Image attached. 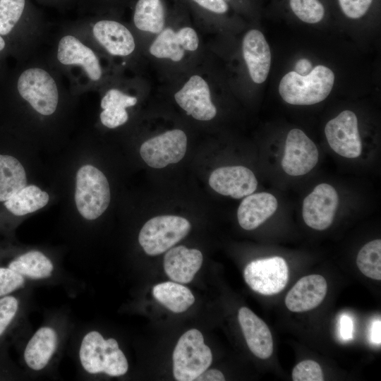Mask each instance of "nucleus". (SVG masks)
<instances>
[{"label":"nucleus","mask_w":381,"mask_h":381,"mask_svg":"<svg viewBox=\"0 0 381 381\" xmlns=\"http://www.w3.org/2000/svg\"><path fill=\"white\" fill-rule=\"evenodd\" d=\"M294 381H322L323 375L320 365L313 360L298 363L293 369Z\"/></svg>","instance_id":"obj_31"},{"label":"nucleus","mask_w":381,"mask_h":381,"mask_svg":"<svg viewBox=\"0 0 381 381\" xmlns=\"http://www.w3.org/2000/svg\"><path fill=\"white\" fill-rule=\"evenodd\" d=\"M338 205L339 196L334 188L320 183L303 200V220L314 229L325 230L333 222Z\"/></svg>","instance_id":"obj_18"},{"label":"nucleus","mask_w":381,"mask_h":381,"mask_svg":"<svg viewBox=\"0 0 381 381\" xmlns=\"http://www.w3.org/2000/svg\"><path fill=\"white\" fill-rule=\"evenodd\" d=\"M373 0H339L344 13L351 18H359L368 10Z\"/></svg>","instance_id":"obj_33"},{"label":"nucleus","mask_w":381,"mask_h":381,"mask_svg":"<svg viewBox=\"0 0 381 381\" xmlns=\"http://www.w3.org/2000/svg\"><path fill=\"white\" fill-rule=\"evenodd\" d=\"M135 28L157 35L165 28V13L161 0H138L133 15Z\"/></svg>","instance_id":"obj_25"},{"label":"nucleus","mask_w":381,"mask_h":381,"mask_svg":"<svg viewBox=\"0 0 381 381\" xmlns=\"http://www.w3.org/2000/svg\"><path fill=\"white\" fill-rule=\"evenodd\" d=\"M327 291L325 279L319 274L306 276L299 279L288 292L285 304L296 313L305 312L318 306Z\"/></svg>","instance_id":"obj_21"},{"label":"nucleus","mask_w":381,"mask_h":381,"mask_svg":"<svg viewBox=\"0 0 381 381\" xmlns=\"http://www.w3.org/2000/svg\"><path fill=\"white\" fill-rule=\"evenodd\" d=\"M34 285L18 273L0 266V297Z\"/></svg>","instance_id":"obj_30"},{"label":"nucleus","mask_w":381,"mask_h":381,"mask_svg":"<svg viewBox=\"0 0 381 381\" xmlns=\"http://www.w3.org/2000/svg\"><path fill=\"white\" fill-rule=\"evenodd\" d=\"M381 322L380 319H376L372 323L370 328V339L371 341L376 344L381 343Z\"/></svg>","instance_id":"obj_38"},{"label":"nucleus","mask_w":381,"mask_h":381,"mask_svg":"<svg viewBox=\"0 0 381 381\" xmlns=\"http://www.w3.org/2000/svg\"><path fill=\"white\" fill-rule=\"evenodd\" d=\"M32 4L29 0H0V35L6 40L15 21Z\"/></svg>","instance_id":"obj_28"},{"label":"nucleus","mask_w":381,"mask_h":381,"mask_svg":"<svg viewBox=\"0 0 381 381\" xmlns=\"http://www.w3.org/2000/svg\"><path fill=\"white\" fill-rule=\"evenodd\" d=\"M243 56L252 80L260 84L268 75L271 52L263 34L258 30L248 31L242 42Z\"/></svg>","instance_id":"obj_20"},{"label":"nucleus","mask_w":381,"mask_h":381,"mask_svg":"<svg viewBox=\"0 0 381 381\" xmlns=\"http://www.w3.org/2000/svg\"><path fill=\"white\" fill-rule=\"evenodd\" d=\"M73 326L68 310H48L34 332L13 345L18 352L20 367L29 379L56 372Z\"/></svg>","instance_id":"obj_2"},{"label":"nucleus","mask_w":381,"mask_h":381,"mask_svg":"<svg viewBox=\"0 0 381 381\" xmlns=\"http://www.w3.org/2000/svg\"><path fill=\"white\" fill-rule=\"evenodd\" d=\"M209 185L221 195L239 199L254 193L258 181L253 172L247 167H223L212 171Z\"/></svg>","instance_id":"obj_19"},{"label":"nucleus","mask_w":381,"mask_h":381,"mask_svg":"<svg viewBox=\"0 0 381 381\" xmlns=\"http://www.w3.org/2000/svg\"><path fill=\"white\" fill-rule=\"evenodd\" d=\"M132 81H125L114 75L99 90V120L107 128H116L129 120L128 109L138 102V97L128 90Z\"/></svg>","instance_id":"obj_11"},{"label":"nucleus","mask_w":381,"mask_h":381,"mask_svg":"<svg viewBox=\"0 0 381 381\" xmlns=\"http://www.w3.org/2000/svg\"><path fill=\"white\" fill-rule=\"evenodd\" d=\"M339 332L343 339L348 340L352 338L353 322L347 315H343L339 320Z\"/></svg>","instance_id":"obj_35"},{"label":"nucleus","mask_w":381,"mask_h":381,"mask_svg":"<svg viewBox=\"0 0 381 381\" xmlns=\"http://www.w3.org/2000/svg\"><path fill=\"white\" fill-rule=\"evenodd\" d=\"M174 99L187 115L196 120L210 121L217 114L208 83L200 75L190 76L174 94Z\"/></svg>","instance_id":"obj_15"},{"label":"nucleus","mask_w":381,"mask_h":381,"mask_svg":"<svg viewBox=\"0 0 381 381\" xmlns=\"http://www.w3.org/2000/svg\"><path fill=\"white\" fill-rule=\"evenodd\" d=\"M29 379L25 371L14 363L8 353H0V380Z\"/></svg>","instance_id":"obj_32"},{"label":"nucleus","mask_w":381,"mask_h":381,"mask_svg":"<svg viewBox=\"0 0 381 381\" xmlns=\"http://www.w3.org/2000/svg\"><path fill=\"white\" fill-rule=\"evenodd\" d=\"M190 223L175 215H161L149 219L142 227L138 241L149 255H157L168 250L190 231Z\"/></svg>","instance_id":"obj_10"},{"label":"nucleus","mask_w":381,"mask_h":381,"mask_svg":"<svg viewBox=\"0 0 381 381\" xmlns=\"http://www.w3.org/2000/svg\"><path fill=\"white\" fill-rule=\"evenodd\" d=\"M202 263V255L199 250L183 246L169 248L164 258V269L168 277L183 284L193 280Z\"/></svg>","instance_id":"obj_23"},{"label":"nucleus","mask_w":381,"mask_h":381,"mask_svg":"<svg viewBox=\"0 0 381 381\" xmlns=\"http://www.w3.org/2000/svg\"><path fill=\"white\" fill-rule=\"evenodd\" d=\"M198 47L199 37L193 28H164L151 43L149 52L155 58L178 62L186 52H195Z\"/></svg>","instance_id":"obj_17"},{"label":"nucleus","mask_w":381,"mask_h":381,"mask_svg":"<svg viewBox=\"0 0 381 381\" xmlns=\"http://www.w3.org/2000/svg\"><path fill=\"white\" fill-rule=\"evenodd\" d=\"M195 380L202 381H224V376L222 373L216 369L206 370L198 376Z\"/></svg>","instance_id":"obj_36"},{"label":"nucleus","mask_w":381,"mask_h":381,"mask_svg":"<svg viewBox=\"0 0 381 381\" xmlns=\"http://www.w3.org/2000/svg\"><path fill=\"white\" fill-rule=\"evenodd\" d=\"M47 56L68 80L74 96L99 90L115 75L103 64L105 58L66 25L58 33Z\"/></svg>","instance_id":"obj_1"},{"label":"nucleus","mask_w":381,"mask_h":381,"mask_svg":"<svg viewBox=\"0 0 381 381\" xmlns=\"http://www.w3.org/2000/svg\"><path fill=\"white\" fill-rule=\"evenodd\" d=\"M68 344L78 374L84 380L101 375L118 377L128 371V359L118 341L106 337L89 323L74 325Z\"/></svg>","instance_id":"obj_3"},{"label":"nucleus","mask_w":381,"mask_h":381,"mask_svg":"<svg viewBox=\"0 0 381 381\" xmlns=\"http://www.w3.org/2000/svg\"><path fill=\"white\" fill-rule=\"evenodd\" d=\"M243 277L246 284L254 291L262 295H274L286 286L289 267L281 257L258 259L246 265Z\"/></svg>","instance_id":"obj_12"},{"label":"nucleus","mask_w":381,"mask_h":381,"mask_svg":"<svg viewBox=\"0 0 381 381\" xmlns=\"http://www.w3.org/2000/svg\"><path fill=\"white\" fill-rule=\"evenodd\" d=\"M32 287L0 297V353H8L10 346L30 333L28 315Z\"/></svg>","instance_id":"obj_7"},{"label":"nucleus","mask_w":381,"mask_h":381,"mask_svg":"<svg viewBox=\"0 0 381 381\" xmlns=\"http://www.w3.org/2000/svg\"><path fill=\"white\" fill-rule=\"evenodd\" d=\"M186 147L187 137L184 131L172 129L145 141L140 146V154L149 167L161 169L181 161Z\"/></svg>","instance_id":"obj_13"},{"label":"nucleus","mask_w":381,"mask_h":381,"mask_svg":"<svg viewBox=\"0 0 381 381\" xmlns=\"http://www.w3.org/2000/svg\"><path fill=\"white\" fill-rule=\"evenodd\" d=\"M42 4L52 5L59 7L66 6L70 4L73 0H37Z\"/></svg>","instance_id":"obj_39"},{"label":"nucleus","mask_w":381,"mask_h":381,"mask_svg":"<svg viewBox=\"0 0 381 381\" xmlns=\"http://www.w3.org/2000/svg\"><path fill=\"white\" fill-rule=\"evenodd\" d=\"M201 7L215 13H224L228 5L224 0H192Z\"/></svg>","instance_id":"obj_34"},{"label":"nucleus","mask_w":381,"mask_h":381,"mask_svg":"<svg viewBox=\"0 0 381 381\" xmlns=\"http://www.w3.org/2000/svg\"><path fill=\"white\" fill-rule=\"evenodd\" d=\"M0 266L18 273L34 286H72L75 283L59 262L37 249L21 250L9 243L0 244Z\"/></svg>","instance_id":"obj_5"},{"label":"nucleus","mask_w":381,"mask_h":381,"mask_svg":"<svg viewBox=\"0 0 381 381\" xmlns=\"http://www.w3.org/2000/svg\"><path fill=\"white\" fill-rule=\"evenodd\" d=\"M152 294L157 301L176 313L186 311L195 301V297L188 288L172 282L155 285Z\"/></svg>","instance_id":"obj_26"},{"label":"nucleus","mask_w":381,"mask_h":381,"mask_svg":"<svg viewBox=\"0 0 381 381\" xmlns=\"http://www.w3.org/2000/svg\"><path fill=\"white\" fill-rule=\"evenodd\" d=\"M9 48L6 40L0 35V56L3 55L5 51Z\"/></svg>","instance_id":"obj_40"},{"label":"nucleus","mask_w":381,"mask_h":381,"mask_svg":"<svg viewBox=\"0 0 381 381\" xmlns=\"http://www.w3.org/2000/svg\"><path fill=\"white\" fill-rule=\"evenodd\" d=\"M111 199L109 182L95 167L85 164L76 174L75 202L80 214L95 220L107 209Z\"/></svg>","instance_id":"obj_8"},{"label":"nucleus","mask_w":381,"mask_h":381,"mask_svg":"<svg viewBox=\"0 0 381 381\" xmlns=\"http://www.w3.org/2000/svg\"><path fill=\"white\" fill-rule=\"evenodd\" d=\"M212 355L202 333L191 329L179 339L173 352V373L176 380L192 381L211 365Z\"/></svg>","instance_id":"obj_9"},{"label":"nucleus","mask_w":381,"mask_h":381,"mask_svg":"<svg viewBox=\"0 0 381 381\" xmlns=\"http://www.w3.org/2000/svg\"><path fill=\"white\" fill-rule=\"evenodd\" d=\"M238 319L252 353L261 359L270 358L273 352V340L265 322L246 307L239 309Z\"/></svg>","instance_id":"obj_22"},{"label":"nucleus","mask_w":381,"mask_h":381,"mask_svg":"<svg viewBox=\"0 0 381 381\" xmlns=\"http://www.w3.org/2000/svg\"><path fill=\"white\" fill-rule=\"evenodd\" d=\"M318 156L315 144L303 131L294 128L287 135L281 165L287 174L302 176L315 167Z\"/></svg>","instance_id":"obj_16"},{"label":"nucleus","mask_w":381,"mask_h":381,"mask_svg":"<svg viewBox=\"0 0 381 381\" xmlns=\"http://www.w3.org/2000/svg\"><path fill=\"white\" fill-rule=\"evenodd\" d=\"M356 264L365 276L381 280V240L375 239L363 246L358 253Z\"/></svg>","instance_id":"obj_27"},{"label":"nucleus","mask_w":381,"mask_h":381,"mask_svg":"<svg viewBox=\"0 0 381 381\" xmlns=\"http://www.w3.org/2000/svg\"><path fill=\"white\" fill-rule=\"evenodd\" d=\"M334 74L329 68L318 65L306 75L296 71L286 73L281 80L279 92L287 103L310 105L323 101L330 93Z\"/></svg>","instance_id":"obj_6"},{"label":"nucleus","mask_w":381,"mask_h":381,"mask_svg":"<svg viewBox=\"0 0 381 381\" xmlns=\"http://www.w3.org/2000/svg\"><path fill=\"white\" fill-rule=\"evenodd\" d=\"M312 69V64L307 59H301L295 64V71L301 75L308 74Z\"/></svg>","instance_id":"obj_37"},{"label":"nucleus","mask_w":381,"mask_h":381,"mask_svg":"<svg viewBox=\"0 0 381 381\" xmlns=\"http://www.w3.org/2000/svg\"><path fill=\"white\" fill-rule=\"evenodd\" d=\"M277 205L276 198L271 193H253L246 196L238 208V223L246 230L255 229L275 212Z\"/></svg>","instance_id":"obj_24"},{"label":"nucleus","mask_w":381,"mask_h":381,"mask_svg":"<svg viewBox=\"0 0 381 381\" xmlns=\"http://www.w3.org/2000/svg\"><path fill=\"white\" fill-rule=\"evenodd\" d=\"M106 59L130 64L136 56L137 41L133 31L111 18H91L65 25Z\"/></svg>","instance_id":"obj_4"},{"label":"nucleus","mask_w":381,"mask_h":381,"mask_svg":"<svg viewBox=\"0 0 381 381\" xmlns=\"http://www.w3.org/2000/svg\"><path fill=\"white\" fill-rule=\"evenodd\" d=\"M294 14L302 21L317 23L324 17L325 9L318 0H290Z\"/></svg>","instance_id":"obj_29"},{"label":"nucleus","mask_w":381,"mask_h":381,"mask_svg":"<svg viewBox=\"0 0 381 381\" xmlns=\"http://www.w3.org/2000/svg\"><path fill=\"white\" fill-rule=\"evenodd\" d=\"M327 140L338 155L346 158H356L362 151V143L356 114L350 111H341L329 121L325 128Z\"/></svg>","instance_id":"obj_14"}]
</instances>
